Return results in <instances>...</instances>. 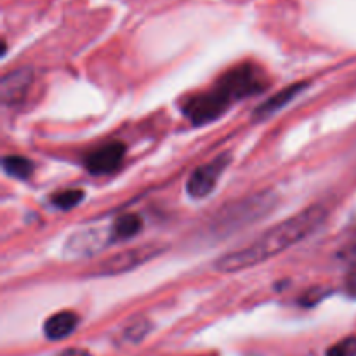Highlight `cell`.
<instances>
[{"label": "cell", "instance_id": "1", "mask_svg": "<svg viewBox=\"0 0 356 356\" xmlns=\"http://www.w3.org/2000/svg\"><path fill=\"white\" fill-rule=\"evenodd\" d=\"M325 218L327 211L322 205L305 209L292 218L282 221L280 225L271 226L247 245L219 257L214 268L221 273H235V271L257 266L312 235L325 221Z\"/></svg>", "mask_w": 356, "mask_h": 356}, {"label": "cell", "instance_id": "2", "mask_svg": "<svg viewBox=\"0 0 356 356\" xmlns=\"http://www.w3.org/2000/svg\"><path fill=\"white\" fill-rule=\"evenodd\" d=\"M218 86L235 101L250 96V94L263 92L268 87V80L264 73L256 66L242 65L225 73V76L219 80Z\"/></svg>", "mask_w": 356, "mask_h": 356}, {"label": "cell", "instance_id": "3", "mask_svg": "<svg viewBox=\"0 0 356 356\" xmlns=\"http://www.w3.org/2000/svg\"><path fill=\"white\" fill-rule=\"evenodd\" d=\"M233 103L232 97L225 92L219 86L209 90L205 94H198V96L191 97L186 104H184L183 111L193 125H204L207 122L216 120L221 117L229 104Z\"/></svg>", "mask_w": 356, "mask_h": 356}, {"label": "cell", "instance_id": "4", "mask_svg": "<svg viewBox=\"0 0 356 356\" xmlns=\"http://www.w3.org/2000/svg\"><path fill=\"white\" fill-rule=\"evenodd\" d=\"M162 250L163 247L155 245V243H148V245L124 250V252H118L115 254V256L104 259L103 263L99 264V268L96 270V275H101V277H111V275L125 273V271L134 270V268L145 264L146 261L156 257Z\"/></svg>", "mask_w": 356, "mask_h": 356}, {"label": "cell", "instance_id": "5", "mask_svg": "<svg viewBox=\"0 0 356 356\" xmlns=\"http://www.w3.org/2000/svg\"><path fill=\"white\" fill-rule=\"evenodd\" d=\"M229 160H232V155L225 153V155H219L218 159L211 160L209 163H204L197 170H193L186 183L188 195L193 198H205L207 195H211L222 170L229 165Z\"/></svg>", "mask_w": 356, "mask_h": 356}, {"label": "cell", "instance_id": "6", "mask_svg": "<svg viewBox=\"0 0 356 356\" xmlns=\"http://www.w3.org/2000/svg\"><path fill=\"white\" fill-rule=\"evenodd\" d=\"M125 146L122 143L113 141L103 145L96 152L90 153L86 160V167L92 174H108L117 169L120 162L124 160Z\"/></svg>", "mask_w": 356, "mask_h": 356}, {"label": "cell", "instance_id": "7", "mask_svg": "<svg viewBox=\"0 0 356 356\" xmlns=\"http://www.w3.org/2000/svg\"><path fill=\"white\" fill-rule=\"evenodd\" d=\"M33 82V72L31 68H19L10 72L0 80V99L3 104H14L23 99L26 90Z\"/></svg>", "mask_w": 356, "mask_h": 356}, {"label": "cell", "instance_id": "8", "mask_svg": "<svg viewBox=\"0 0 356 356\" xmlns=\"http://www.w3.org/2000/svg\"><path fill=\"white\" fill-rule=\"evenodd\" d=\"M104 245V235L99 229H86L75 233L68 238L65 245V254L68 257H87Z\"/></svg>", "mask_w": 356, "mask_h": 356}, {"label": "cell", "instance_id": "9", "mask_svg": "<svg viewBox=\"0 0 356 356\" xmlns=\"http://www.w3.org/2000/svg\"><path fill=\"white\" fill-rule=\"evenodd\" d=\"M79 327V315L73 312H59L56 315L49 316L44 323V334L51 341H61L65 337L72 336Z\"/></svg>", "mask_w": 356, "mask_h": 356}, {"label": "cell", "instance_id": "10", "mask_svg": "<svg viewBox=\"0 0 356 356\" xmlns=\"http://www.w3.org/2000/svg\"><path fill=\"white\" fill-rule=\"evenodd\" d=\"M305 87H306L305 82L294 83V86L285 87L284 90H280V92H278V94H275L273 97H270V99H268L266 103H263L259 108H257V110H256V118L270 117L271 113H275V111H278V110H280V108H284L287 103H291V101L294 99V97L298 96V94L301 92L302 89H305Z\"/></svg>", "mask_w": 356, "mask_h": 356}, {"label": "cell", "instance_id": "11", "mask_svg": "<svg viewBox=\"0 0 356 356\" xmlns=\"http://www.w3.org/2000/svg\"><path fill=\"white\" fill-rule=\"evenodd\" d=\"M143 229V219L138 214H124L115 221L113 225V238L125 240L132 238Z\"/></svg>", "mask_w": 356, "mask_h": 356}, {"label": "cell", "instance_id": "12", "mask_svg": "<svg viewBox=\"0 0 356 356\" xmlns=\"http://www.w3.org/2000/svg\"><path fill=\"white\" fill-rule=\"evenodd\" d=\"M3 170H6L9 176L16 177V179H30L31 174H33V162L24 156L10 155L6 156L2 162Z\"/></svg>", "mask_w": 356, "mask_h": 356}, {"label": "cell", "instance_id": "13", "mask_svg": "<svg viewBox=\"0 0 356 356\" xmlns=\"http://www.w3.org/2000/svg\"><path fill=\"white\" fill-rule=\"evenodd\" d=\"M83 197H86V193L82 190H66L54 195L52 197V204L58 209H61V211H70V209L76 207L83 200Z\"/></svg>", "mask_w": 356, "mask_h": 356}, {"label": "cell", "instance_id": "14", "mask_svg": "<svg viewBox=\"0 0 356 356\" xmlns=\"http://www.w3.org/2000/svg\"><path fill=\"white\" fill-rule=\"evenodd\" d=\"M148 330L149 323L146 320H136L124 330V339L129 341V343H141L146 334H148Z\"/></svg>", "mask_w": 356, "mask_h": 356}, {"label": "cell", "instance_id": "15", "mask_svg": "<svg viewBox=\"0 0 356 356\" xmlns=\"http://www.w3.org/2000/svg\"><path fill=\"white\" fill-rule=\"evenodd\" d=\"M325 356H356V337H346L329 348Z\"/></svg>", "mask_w": 356, "mask_h": 356}, {"label": "cell", "instance_id": "16", "mask_svg": "<svg viewBox=\"0 0 356 356\" xmlns=\"http://www.w3.org/2000/svg\"><path fill=\"white\" fill-rule=\"evenodd\" d=\"M346 289H348V294L353 296V298H356V266L350 271V273H348Z\"/></svg>", "mask_w": 356, "mask_h": 356}, {"label": "cell", "instance_id": "17", "mask_svg": "<svg viewBox=\"0 0 356 356\" xmlns=\"http://www.w3.org/2000/svg\"><path fill=\"white\" fill-rule=\"evenodd\" d=\"M59 356H90V355L87 353V351H83V350H76V348H73V350L63 351V353Z\"/></svg>", "mask_w": 356, "mask_h": 356}]
</instances>
